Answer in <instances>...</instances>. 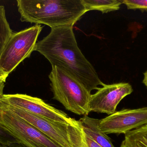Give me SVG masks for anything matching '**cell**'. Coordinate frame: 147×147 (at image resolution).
Returning a JSON list of instances; mask_svg holds the SVG:
<instances>
[{
  "label": "cell",
  "mask_w": 147,
  "mask_h": 147,
  "mask_svg": "<svg viewBox=\"0 0 147 147\" xmlns=\"http://www.w3.org/2000/svg\"><path fill=\"white\" fill-rule=\"evenodd\" d=\"M34 51L48 60L52 67L57 66L73 76L90 92L105 85L79 48L73 26L52 28L46 37L36 43Z\"/></svg>",
  "instance_id": "1"
},
{
  "label": "cell",
  "mask_w": 147,
  "mask_h": 147,
  "mask_svg": "<svg viewBox=\"0 0 147 147\" xmlns=\"http://www.w3.org/2000/svg\"><path fill=\"white\" fill-rule=\"evenodd\" d=\"M22 22L51 28L73 26L87 11L82 0H17Z\"/></svg>",
  "instance_id": "2"
},
{
  "label": "cell",
  "mask_w": 147,
  "mask_h": 147,
  "mask_svg": "<svg viewBox=\"0 0 147 147\" xmlns=\"http://www.w3.org/2000/svg\"><path fill=\"white\" fill-rule=\"evenodd\" d=\"M53 98L69 111L79 115L90 113L91 92L75 78L57 66H52L49 76Z\"/></svg>",
  "instance_id": "3"
},
{
  "label": "cell",
  "mask_w": 147,
  "mask_h": 147,
  "mask_svg": "<svg viewBox=\"0 0 147 147\" xmlns=\"http://www.w3.org/2000/svg\"><path fill=\"white\" fill-rule=\"evenodd\" d=\"M42 29L35 25L19 32H13L0 56V69L9 75L23 60L34 51L39 35Z\"/></svg>",
  "instance_id": "4"
},
{
  "label": "cell",
  "mask_w": 147,
  "mask_h": 147,
  "mask_svg": "<svg viewBox=\"0 0 147 147\" xmlns=\"http://www.w3.org/2000/svg\"><path fill=\"white\" fill-rule=\"evenodd\" d=\"M0 125L19 142L28 147H61L1 104Z\"/></svg>",
  "instance_id": "5"
},
{
  "label": "cell",
  "mask_w": 147,
  "mask_h": 147,
  "mask_svg": "<svg viewBox=\"0 0 147 147\" xmlns=\"http://www.w3.org/2000/svg\"><path fill=\"white\" fill-rule=\"evenodd\" d=\"M0 104L36 128L61 147H72L68 132L69 124L38 115L23 109L7 104Z\"/></svg>",
  "instance_id": "6"
},
{
  "label": "cell",
  "mask_w": 147,
  "mask_h": 147,
  "mask_svg": "<svg viewBox=\"0 0 147 147\" xmlns=\"http://www.w3.org/2000/svg\"><path fill=\"white\" fill-rule=\"evenodd\" d=\"M146 124H147V107L116 111L100 120L99 127L106 134H125Z\"/></svg>",
  "instance_id": "7"
},
{
  "label": "cell",
  "mask_w": 147,
  "mask_h": 147,
  "mask_svg": "<svg viewBox=\"0 0 147 147\" xmlns=\"http://www.w3.org/2000/svg\"><path fill=\"white\" fill-rule=\"evenodd\" d=\"M0 100L7 104L59 122L69 124L73 120L63 111L47 104L42 99L26 94H3L0 97Z\"/></svg>",
  "instance_id": "8"
},
{
  "label": "cell",
  "mask_w": 147,
  "mask_h": 147,
  "mask_svg": "<svg viewBox=\"0 0 147 147\" xmlns=\"http://www.w3.org/2000/svg\"><path fill=\"white\" fill-rule=\"evenodd\" d=\"M133 91V88L128 83L105 84L91 95L89 102L90 112L112 114L116 112L121 101Z\"/></svg>",
  "instance_id": "9"
},
{
  "label": "cell",
  "mask_w": 147,
  "mask_h": 147,
  "mask_svg": "<svg viewBox=\"0 0 147 147\" xmlns=\"http://www.w3.org/2000/svg\"><path fill=\"white\" fill-rule=\"evenodd\" d=\"M100 120L84 116L80 118L84 132L102 147H115L111 140L99 127Z\"/></svg>",
  "instance_id": "10"
},
{
  "label": "cell",
  "mask_w": 147,
  "mask_h": 147,
  "mask_svg": "<svg viewBox=\"0 0 147 147\" xmlns=\"http://www.w3.org/2000/svg\"><path fill=\"white\" fill-rule=\"evenodd\" d=\"M120 147H147V124L125 134Z\"/></svg>",
  "instance_id": "11"
},
{
  "label": "cell",
  "mask_w": 147,
  "mask_h": 147,
  "mask_svg": "<svg viewBox=\"0 0 147 147\" xmlns=\"http://www.w3.org/2000/svg\"><path fill=\"white\" fill-rule=\"evenodd\" d=\"M86 11L98 10L102 14L120 9L122 1L119 0H82Z\"/></svg>",
  "instance_id": "12"
},
{
  "label": "cell",
  "mask_w": 147,
  "mask_h": 147,
  "mask_svg": "<svg viewBox=\"0 0 147 147\" xmlns=\"http://www.w3.org/2000/svg\"><path fill=\"white\" fill-rule=\"evenodd\" d=\"M69 138L72 147H89L86 140L83 127L79 121L73 119L68 126Z\"/></svg>",
  "instance_id": "13"
},
{
  "label": "cell",
  "mask_w": 147,
  "mask_h": 147,
  "mask_svg": "<svg viewBox=\"0 0 147 147\" xmlns=\"http://www.w3.org/2000/svg\"><path fill=\"white\" fill-rule=\"evenodd\" d=\"M13 33L7 20L5 7L0 5V56Z\"/></svg>",
  "instance_id": "14"
},
{
  "label": "cell",
  "mask_w": 147,
  "mask_h": 147,
  "mask_svg": "<svg viewBox=\"0 0 147 147\" xmlns=\"http://www.w3.org/2000/svg\"><path fill=\"white\" fill-rule=\"evenodd\" d=\"M122 3L128 9L147 10V0H124Z\"/></svg>",
  "instance_id": "15"
},
{
  "label": "cell",
  "mask_w": 147,
  "mask_h": 147,
  "mask_svg": "<svg viewBox=\"0 0 147 147\" xmlns=\"http://www.w3.org/2000/svg\"><path fill=\"white\" fill-rule=\"evenodd\" d=\"M16 142H19L0 125V143L7 146Z\"/></svg>",
  "instance_id": "16"
},
{
  "label": "cell",
  "mask_w": 147,
  "mask_h": 147,
  "mask_svg": "<svg viewBox=\"0 0 147 147\" xmlns=\"http://www.w3.org/2000/svg\"><path fill=\"white\" fill-rule=\"evenodd\" d=\"M85 137L89 147H102L100 145L96 142L94 140H92L90 136L86 134L85 133Z\"/></svg>",
  "instance_id": "17"
},
{
  "label": "cell",
  "mask_w": 147,
  "mask_h": 147,
  "mask_svg": "<svg viewBox=\"0 0 147 147\" xmlns=\"http://www.w3.org/2000/svg\"><path fill=\"white\" fill-rule=\"evenodd\" d=\"M7 147H28L20 142H15L9 144L8 146H7Z\"/></svg>",
  "instance_id": "18"
},
{
  "label": "cell",
  "mask_w": 147,
  "mask_h": 147,
  "mask_svg": "<svg viewBox=\"0 0 147 147\" xmlns=\"http://www.w3.org/2000/svg\"><path fill=\"white\" fill-rule=\"evenodd\" d=\"M8 76V75L4 73L0 69V80H2V81L6 82V79H7Z\"/></svg>",
  "instance_id": "19"
},
{
  "label": "cell",
  "mask_w": 147,
  "mask_h": 147,
  "mask_svg": "<svg viewBox=\"0 0 147 147\" xmlns=\"http://www.w3.org/2000/svg\"><path fill=\"white\" fill-rule=\"evenodd\" d=\"M5 82L0 80V97L3 95V89L5 86Z\"/></svg>",
  "instance_id": "20"
},
{
  "label": "cell",
  "mask_w": 147,
  "mask_h": 147,
  "mask_svg": "<svg viewBox=\"0 0 147 147\" xmlns=\"http://www.w3.org/2000/svg\"><path fill=\"white\" fill-rule=\"evenodd\" d=\"M143 83L147 87V70L144 73V79H143Z\"/></svg>",
  "instance_id": "21"
},
{
  "label": "cell",
  "mask_w": 147,
  "mask_h": 147,
  "mask_svg": "<svg viewBox=\"0 0 147 147\" xmlns=\"http://www.w3.org/2000/svg\"><path fill=\"white\" fill-rule=\"evenodd\" d=\"M0 147H7L6 145H3V144L0 143Z\"/></svg>",
  "instance_id": "22"
}]
</instances>
